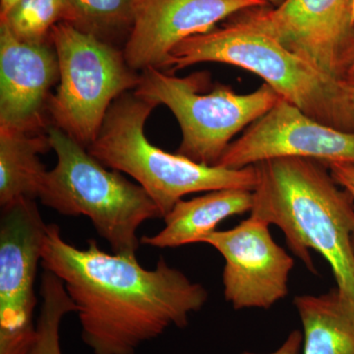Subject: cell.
I'll return each instance as SVG.
<instances>
[{
	"label": "cell",
	"mask_w": 354,
	"mask_h": 354,
	"mask_svg": "<svg viewBox=\"0 0 354 354\" xmlns=\"http://www.w3.org/2000/svg\"><path fill=\"white\" fill-rule=\"evenodd\" d=\"M41 266L64 283L81 337L94 354H135L171 327L185 328L208 301V290L160 257L153 270L137 256L109 254L95 239L80 249L48 225Z\"/></svg>",
	"instance_id": "1"
},
{
	"label": "cell",
	"mask_w": 354,
	"mask_h": 354,
	"mask_svg": "<svg viewBox=\"0 0 354 354\" xmlns=\"http://www.w3.org/2000/svg\"><path fill=\"white\" fill-rule=\"evenodd\" d=\"M257 184L251 216L285 235L291 252L310 272V250L332 268L337 290L354 304V202L322 162L304 158H278L254 165Z\"/></svg>",
	"instance_id": "2"
},
{
	"label": "cell",
	"mask_w": 354,
	"mask_h": 354,
	"mask_svg": "<svg viewBox=\"0 0 354 354\" xmlns=\"http://www.w3.org/2000/svg\"><path fill=\"white\" fill-rule=\"evenodd\" d=\"M202 62L234 65L252 72L285 101L319 122L354 132L351 86L326 76L304 58L241 18L177 44L164 71Z\"/></svg>",
	"instance_id": "3"
},
{
	"label": "cell",
	"mask_w": 354,
	"mask_h": 354,
	"mask_svg": "<svg viewBox=\"0 0 354 354\" xmlns=\"http://www.w3.org/2000/svg\"><path fill=\"white\" fill-rule=\"evenodd\" d=\"M158 104L125 93L114 101L88 152L109 169L124 172L156 203L162 218L186 195L221 189L253 191L255 165L239 169L209 167L165 152L150 143L145 124Z\"/></svg>",
	"instance_id": "4"
},
{
	"label": "cell",
	"mask_w": 354,
	"mask_h": 354,
	"mask_svg": "<svg viewBox=\"0 0 354 354\" xmlns=\"http://www.w3.org/2000/svg\"><path fill=\"white\" fill-rule=\"evenodd\" d=\"M57 165L46 172L39 199L60 215L87 216L113 253L137 256L143 223L162 218L156 203L139 184L109 171L87 149L62 129L46 128Z\"/></svg>",
	"instance_id": "5"
},
{
	"label": "cell",
	"mask_w": 354,
	"mask_h": 354,
	"mask_svg": "<svg viewBox=\"0 0 354 354\" xmlns=\"http://www.w3.org/2000/svg\"><path fill=\"white\" fill-rule=\"evenodd\" d=\"M204 73L174 76L147 68L140 74L135 95L165 104L180 125L183 141L176 153L198 164L216 167L237 133L262 118L281 99L267 84L250 94L239 95L225 85L202 94Z\"/></svg>",
	"instance_id": "6"
},
{
	"label": "cell",
	"mask_w": 354,
	"mask_h": 354,
	"mask_svg": "<svg viewBox=\"0 0 354 354\" xmlns=\"http://www.w3.org/2000/svg\"><path fill=\"white\" fill-rule=\"evenodd\" d=\"M50 41L57 51L59 86L48 99V113L53 125L88 149L111 104L136 88L140 74L123 53L65 21L51 29Z\"/></svg>",
	"instance_id": "7"
},
{
	"label": "cell",
	"mask_w": 354,
	"mask_h": 354,
	"mask_svg": "<svg viewBox=\"0 0 354 354\" xmlns=\"http://www.w3.org/2000/svg\"><path fill=\"white\" fill-rule=\"evenodd\" d=\"M46 228L36 200L1 209L0 354H27L36 339L35 283Z\"/></svg>",
	"instance_id": "8"
},
{
	"label": "cell",
	"mask_w": 354,
	"mask_h": 354,
	"mask_svg": "<svg viewBox=\"0 0 354 354\" xmlns=\"http://www.w3.org/2000/svg\"><path fill=\"white\" fill-rule=\"evenodd\" d=\"M353 0H285L243 16L326 76L346 82L354 43ZM349 85V84H348Z\"/></svg>",
	"instance_id": "9"
},
{
	"label": "cell",
	"mask_w": 354,
	"mask_h": 354,
	"mask_svg": "<svg viewBox=\"0 0 354 354\" xmlns=\"http://www.w3.org/2000/svg\"><path fill=\"white\" fill-rule=\"evenodd\" d=\"M269 228L250 216L200 241L213 246L225 259L223 295L235 310L269 309L288 295L295 260L274 241Z\"/></svg>",
	"instance_id": "10"
},
{
	"label": "cell",
	"mask_w": 354,
	"mask_h": 354,
	"mask_svg": "<svg viewBox=\"0 0 354 354\" xmlns=\"http://www.w3.org/2000/svg\"><path fill=\"white\" fill-rule=\"evenodd\" d=\"M278 158L354 165V132L319 122L281 99L227 147L216 165L239 169Z\"/></svg>",
	"instance_id": "11"
},
{
	"label": "cell",
	"mask_w": 354,
	"mask_h": 354,
	"mask_svg": "<svg viewBox=\"0 0 354 354\" xmlns=\"http://www.w3.org/2000/svg\"><path fill=\"white\" fill-rule=\"evenodd\" d=\"M268 6L264 0H135L123 55L135 71L164 70L184 39L212 31L235 13Z\"/></svg>",
	"instance_id": "12"
},
{
	"label": "cell",
	"mask_w": 354,
	"mask_h": 354,
	"mask_svg": "<svg viewBox=\"0 0 354 354\" xmlns=\"http://www.w3.org/2000/svg\"><path fill=\"white\" fill-rule=\"evenodd\" d=\"M57 78L53 44L20 41L0 22V128L41 132L50 88Z\"/></svg>",
	"instance_id": "13"
},
{
	"label": "cell",
	"mask_w": 354,
	"mask_h": 354,
	"mask_svg": "<svg viewBox=\"0 0 354 354\" xmlns=\"http://www.w3.org/2000/svg\"><path fill=\"white\" fill-rule=\"evenodd\" d=\"M253 200V191L236 188L180 200L165 216L164 230L140 241L143 245L162 249L200 243L203 237L216 232L221 221L250 212Z\"/></svg>",
	"instance_id": "14"
},
{
	"label": "cell",
	"mask_w": 354,
	"mask_h": 354,
	"mask_svg": "<svg viewBox=\"0 0 354 354\" xmlns=\"http://www.w3.org/2000/svg\"><path fill=\"white\" fill-rule=\"evenodd\" d=\"M304 328V354H354V304L337 288L293 300Z\"/></svg>",
	"instance_id": "15"
},
{
	"label": "cell",
	"mask_w": 354,
	"mask_h": 354,
	"mask_svg": "<svg viewBox=\"0 0 354 354\" xmlns=\"http://www.w3.org/2000/svg\"><path fill=\"white\" fill-rule=\"evenodd\" d=\"M51 149L48 133L0 128V206L36 200L46 171L39 155Z\"/></svg>",
	"instance_id": "16"
},
{
	"label": "cell",
	"mask_w": 354,
	"mask_h": 354,
	"mask_svg": "<svg viewBox=\"0 0 354 354\" xmlns=\"http://www.w3.org/2000/svg\"><path fill=\"white\" fill-rule=\"evenodd\" d=\"M39 295L41 309L37 321L36 339L27 354H62L60 325L67 314L76 312L64 283L53 272L41 274Z\"/></svg>",
	"instance_id": "17"
},
{
	"label": "cell",
	"mask_w": 354,
	"mask_h": 354,
	"mask_svg": "<svg viewBox=\"0 0 354 354\" xmlns=\"http://www.w3.org/2000/svg\"><path fill=\"white\" fill-rule=\"evenodd\" d=\"M66 0H19L0 17L16 38L27 43H44L57 23L67 20Z\"/></svg>",
	"instance_id": "18"
},
{
	"label": "cell",
	"mask_w": 354,
	"mask_h": 354,
	"mask_svg": "<svg viewBox=\"0 0 354 354\" xmlns=\"http://www.w3.org/2000/svg\"><path fill=\"white\" fill-rule=\"evenodd\" d=\"M134 2L135 0H66V22L104 41L106 34L132 28Z\"/></svg>",
	"instance_id": "19"
},
{
	"label": "cell",
	"mask_w": 354,
	"mask_h": 354,
	"mask_svg": "<svg viewBox=\"0 0 354 354\" xmlns=\"http://www.w3.org/2000/svg\"><path fill=\"white\" fill-rule=\"evenodd\" d=\"M335 183L346 191L354 202V165L333 164L328 165Z\"/></svg>",
	"instance_id": "20"
},
{
	"label": "cell",
	"mask_w": 354,
	"mask_h": 354,
	"mask_svg": "<svg viewBox=\"0 0 354 354\" xmlns=\"http://www.w3.org/2000/svg\"><path fill=\"white\" fill-rule=\"evenodd\" d=\"M304 344V335L300 330H295L288 335L283 344L276 351L268 354H299ZM239 354H262L250 353V351H244Z\"/></svg>",
	"instance_id": "21"
},
{
	"label": "cell",
	"mask_w": 354,
	"mask_h": 354,
	"mask_svg": "<svg viewBox=\"0 0 354 354\" xmlns=\"http://www.w3.org/2000/svg\"><path fill=\"white\" fill-rule=\"evenodd\" d=\"M346 79L349 85H354V43L351 48V57H349L348 68H346Z\"/></svg>",
	"instance_id": "22"
},
{
	"label": "cell",
	"mask_w": 354,
	"mask_h": 354,
	"mask_svg": "<svg viewBox=\"0 0 354 354\" xmlns=\"http://www.w3.org/2000/svg\"><path fill=\"white\" fill-rule=\"evenodd\" d=\"M17 1L19 0H0V17L6 15Z\"/></svg>",
	"instance_id": "23"
},
{
	"label": "cell",
	"mask_w": 354,
	"mask_h": 354,
	"mask_svg": "<svg viewBox=\"0 0 354 354\" xmlns=\"http://www.w3.org/2000/svg\"><path fill=\"white\" fill-rule=\"evenodd\" d=\"M264 1L267 2V3L269 4V6H271L272 7H276L279 6V4L283 3L285 0H264Z\"/></svg>",
	"instance_id": "24"
},
{
	"label": "cell",
	"mask_w": 354,
	"mask_h": 354,
	"mask_svg": "<svg viewBox=\"0 0 354 354\" xmlns=\"http://www.w3.org/2000/svg\"><path fill=\"white\" fill-rule=\"evenodd\" d=\"M351 17L354 23V0H353V4H351Z\"/></svg>",
	"instance_id": "25"
},
{
	"label": "cell",
	"mask_w": 354,
	"mask_h": 354,
	"mask_svg": "<svg viewBox=\"0 0 354 354\" xmlns=\"http://www.w3.org/2000/svg\"><path fill=\"white\" fill-rule=\"evenodd\" d=\"M351 97H353V102L354 104V85L351 86Z\"/></svg>",
	"instance_id": "26"
},
{
	"label": "cell",
	"mask_w": 354,
	"mask_h": 354,
	"mask_svg": "<svg viewBox=\"0 0 354 354\" xmlns=\"http://www.w3.org/2000/svg\"><path fill=\"white\" fill-rule=\"evenodd\" d=\"M353 250H354V234H353Z\"/></svg>",
	"instance_id": "27"
}]
</instances>
